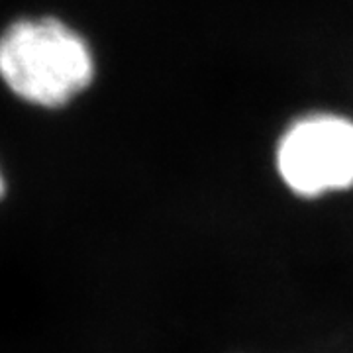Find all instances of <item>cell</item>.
I'll list each match as a JSON object with an SVG mask.
<instances>
[{
	"label": "cell",
	"instance_id": "cell-1",
	"mask_svg": "<svg viewBox=\"0 0 353 353\" xmlns=\"http://www.w3.org/2000/svg\"><path fill=\"white\" fill-rule=\"evenodd\" d=\"M94 71L87 39L57 18L16 20L0 36V79L30 104H69L88 88Z\"/></svg>",
	"mask_w": 353,
	"mask_h": 353
},
{
	"label": "cell",
	"instance_id": "cell-2",
	"mask_svg": "<svg viewBox=\"0 0 353 353\" xmlns=\"http://www.w3.org/2000/svg\"><path fill=\"white\" fill-rule=\"evenodd\" d=\"M283 183L301 196H322L353 185V122L314 114L294 122L277 148Z\"/></svg>",
	"mask_w": 353,
	"mask_h": 353
},
{
	"label": "cell",
	"instance_id": "cell-3",
	"mask_svg": "<svg viewBox=\"0 0 353 353\" xmlns=\"http://www.w3.org/2000/svg\"><path fill=\"white\" fill-rule=\"evenodd\" d=\"M4 194H6V176H4L2 169H0V201L4 199Z\"/></svg>",
	"mask_w": 353,
	"mask_h": 353
}]
</instances>
